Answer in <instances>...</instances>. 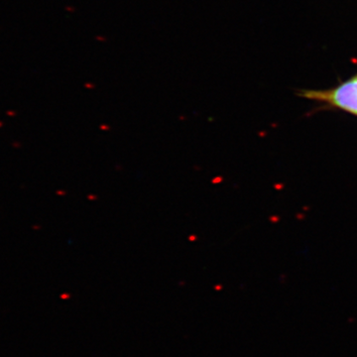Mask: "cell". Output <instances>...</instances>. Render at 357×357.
Masks as SVG:
<instances>
[{
	"instance_id": "6da1fadb",
	"label": "cell",
	"mask_w": 357,
	"mask_h": 357,
	"mask_svg": "<svg viewBox=\"0 0 357 357\" xmlns=\"http://www.w3.org/2000/svg\"><path fill=\"white\" fill-rule=\"evenodd\" d=\"M304 96L330 103L357 115V74L333 89L308 90Z\"/></svg>"
}]
</instances>
